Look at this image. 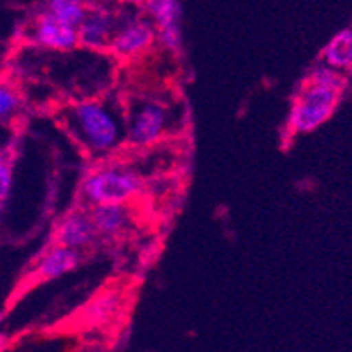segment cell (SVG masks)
<instances>
[{"label": "cell", "instance_id": "cell-15", "mask_svg": "<svg viewBox=\"0 0 352 352\" xmlns=\"http://www.w3.org/2000/svg\"><path fill=\"white\" fill-rule=\"evenodd\" d=\"M305 81L314 82V85L319 86H326V88L337 89V91H342V94H344L345 88H347V76H345V72L333 69V67L326 65L324 62L318 63V65L314 67L309 72V76H307Z\"/></svg>", "mask_w": 352, "mask_h": 352}, {"label": "cell", "instance_id": "cell-17", "mask_svg": "<svg viewBox=\"0 0 352 352\" xmlns=\"http://www.w3.org/2000/svg\"><path fill=\"white\" fill-rule=\"evenodd\" d=\"M20 107L21 100L16 89L6 82H0V121L11 120Z\"/></svg>", "mask_w": 352, "mask_h": 352}, {"label": "cell", "instance_id": "cell-16", "mask_svg": "<svg viewBox=\"0 0 352 352\" xmlns=\"http://www.w3.org/2000/svg\"><path fill=\"white\" fill-rule=\"evenodd\" d=\"M156 43L163 46V50L170 51V53L179 54L184 46V32H182V25H172V27H165L156 30Z\"/></svg>", "mask_w": 352, "mask_h": 352}, {"label": "cell", "instance_id": "cell-13", "mask_svg": "<svg viewBox=\"0 0 352 352\" xmlns=\"http://www.w3.org/2000/svg\"><path fill=\"white\" fill-rule=\"evenodd\" d=\"M44 9L51 12L54 18H58L60 21L76 28L81 25L88 12V6L85 0H46Z\"/></svg>", "mask_w": 352, "mask_h": 352}, {"label": "cell", "instance_id": "cell-14", "mask_svg": "<svg viewBox=\"0 0 352 352\" xmlns=\"http://www.w3.org/2000/svg\"><path fill=\"white\" fill-rule=\"evenodd\" d=\"M121 302H123V298H121V294L118 291H109V293L100 294L98 298H95L88 305L85 312V319L88 322H94V324L105 322L120 310Z\"/></svg>", "mask_w": 352, "mask_h": 352}, {"label": "cell", "instance_id": "cell-7", "mask_svg": "<svg viewBox=\"0 0 352 352\" xmlns=\"http://www.w3.org/2000/svg\"><path fill=\"white\" fill-rule=\"evenodd\" d=\"M116 32V21L105 9H94L86 12L85 20L78 27L79 46L86 50H105Z\"/></svg>", "mask_w": 352, "mask_h": 352}, {"label": "cell", "instance_id": "cell-9", "mask_svg": "<svg viewBox=\"0 0 352 352\" xmlns=\"http://www.w3.org/2000/svg\"><path fill=\"white\" fill-rule=\"evenodd\" d=\"M81 263V254L78 249L65 248V245H54L43 258L37 261L35 277L39 280H54L63 277L69 272L76 270Z\"/></svg>", "mask_w": 352, "mask_h": 352}, {"label": "cell", "instance_id": "cell-6", "mask_svg": "<svg viewBox=\"0 0 352 352\" xmlns=\"http://www.w3.org/2000/svg\"><path fill=\"white\" fill-rule=\"evenodd\" d=\"M32 39L37 46L51 51H62V53L72 51L79 46L78 28L60 21L46 9H43L35 18Z\"/></svg>", "mask_w": 352, "mask_h": 352}, {"label": "cell", "instance_id": "cell-8", "mask_svg": "<svg viewBox=\"0 0 352 352\" xmlns=\"http://www.w3.org/2000/svg\"><path fill=\"white\" fill-rule=\"evenodd\" d=\"M98 235L89 214L72 212L60 223L56 230V242L60 245L72 249H82L94 244L95 236Z\"/></svg>", "mask_w": 352, "mask_h": 352}, {"label": "cell", "instance_id": "cell-11", "mask_svg": "<svg viewBox=\"0 0 352 352\" xmlns=\"http://www.w3.org/2000/svg\"><path fill=\"white\" fill-rule=\"evenodd\" d=\"M321 60L333 69L349 72L352 70V27L342 28L322 47Z\"/></svg>", "mask_w": 352, "mask_h": 352}, {"label": "cell", "instance_id": "cell-4", "mask_svg": "<svg viewBox=\"0 0 352 352\" xmlns=\"http://www.w3.org/2000/svg\"><path fill=\"white\" fill-rule=\"evenodd\" d=\"M168 123V113L162 102L149 100L133 113L128 124V140L135 147H147L158 142Z\"/></svg>", "mask_w": 352, "mask_h": 352}, {"label": "cell", "instance_id": "cell-18", "mask_svg": "<svg viewBox=\"0 0 352 352\" xmlns=\"http://www.w3.org/2000/svg\"><path fill=\"white\" fill-rule=\"evenodd\" d=\"M12 188V162L8 149H0V209L8 201Z\"/></svg>", "mask_w": 352, "mask_h": 352}, {"label": "cell", "instance_id": "cell-19", "mask_svg": "<svg viewBox=\"0 0 352 352\" xmlns=\"http://www.w3.org/2000/svg\"><path fill=\"white\" fill-rule=\"evenodd\" d=\"M118 4H126V6H140L144 4L146 0H114Z\"/></svg>", "mask_w": 352, "mask_h": 352}, {"label": "cell", "instance_id": "cell-12", "mask_svg": "<svg viewBox=\"0 0 352 352\" xmlns=\"http://www.w3.org/2000/svg\"><path fill=\"white\" fill-rule=\"evenodd\" d=\"M144 8L149 20L155 23L156 30L172 25H182L181 0H146Z\"/></svg>", "mask_w": 352, "mask_h": 352}, {"label": "cell", "instance_id": "cell-2", "mask_svg": "<svg viewBox=\"0 0 352 352\" xmlns=\"http://www.w3.org/2000/svg\"><path fill=\"white\" fill-rule=\"evenodd\" d=\"M342 91L305 81L289 111V130L293 133H310L318 130L335 114Z\"/></svg>", "mask_w": 352, "mask_h": 352}, {"label": "cell", "instance_id": "cell-3", "mask_svg": "<svg viewBox=\"0 0 352 352\" xmlns=\"http://www.w3.org/2000/svg\"><path fill=\"white\" fill-rule=\"evenodd\" d=\"M144 191L139 174L124 168H104L82 182V195L89 204H130Z\"/></svg>", "mask_w": 352, "mask_h": 352}, {"label": "cell", "instance_id": "cell-1", "mask_svg": "<svg viewBox=\"0 0 352 352\" xmlns=\"http://www.w3.org/2000/svg\"><path fill=\"white\" fill-rule=\"evenodd\" d=\"M74 128L82 142L95 153L111 151L121 139V130L116 118L97 100H81L74 104L70 114Z\"/></svg>", "mask_w": 352, "mask_h": 352}, {"label": "cell", "instance_id": "cell-10", "mask_svg": "<svg viewBox=\"0 0 352 352\" xmlns=\"http://www.w3.org/2000/svg\"><path fill=\"white\" fill-rule=\"evenodd\" d=\"M98 235L118 236L132 223L128 204H95L89 212Z\"/></svg>", "mask_w": 352, "mask_h": 352}, {"label": "cell", "instance_id": "cell-5", "mask_svg": "<svg viewBox=\"0 0 352 352\" xmlns=\"http://www.w3.org/2000/svg\"><path fill=\"white\" fill-rule=\"evenodd\" d=\"M156 27L151 20H130L116 28L107 50L123 58H133L156 43Z\"/></svg>", "mask_w": 352, "mask_h": 352}]
</instances>
